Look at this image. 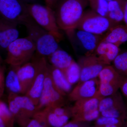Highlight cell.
<instances>
[{"label": "cell", "mask_w": 127, "mask_h": 127, "mask_svg": "<svg viewBox=\"0 0 127 127\" xmlns=\"http://www.w3.org/2000/svg\"><path fill=\"white\" fill-rule=\"evenodd\" d=\"M89 4L88 0H59L54 10L59 29L65 32L76 29Z\"/></svg>", "instance_id": "cell-1"}, {"label": "cell", "mask_w": 127, "mask_h": 127, "mask_svg": "<svg viewBox=\"0 0 127 127\" xmlns=\"http://www.w3.org/2000/svg\"><path fill=\"white\" fill-rule=\"evenodd\" d=\"M23 25L26 28L28 36L35 43L36 53L38 56L47 58L60 48L59 41L39 26L30 16Z\"/></svg>", "instance_id": "cell-2"}, {"label": "cell", "mask_w": 127, "mask_h": 127, "mask_svg": "<svg viewBox=\"0 0 127 127\" xmlns=\"http://www.w3.org/2000/svg\"><path fill=\"white\" fill-rule=\"evenodd\" d=\"M5 62L10 66H18L30 61L36 52L34 42L28 36L16 39L8 47Z\"/></svg>", "instance_id": "cell-3"}, {"label": "cell", "mask_w": 127, "mask_h": 127, "mask_svg": "<svg viewBox=\"0 0 127 127\" xmlns=\"http://www.w3.org/2000/svg\"><path fill=\"white\" fill-rule=\"evenodd\" d=\"M30 16L39 26L53 35L59 41L63 35L57 24L54 10L39 3L27 4Z\"/></svg>", "instance_id": "cell-4"}, {"label": "cell", "mask_w": 127, "mask_h": 127, "mask_svg": "<svg viewBox=\"0 0 127 127\" xmlns=\"http://www.w3.org/2000/svg\"><path fill=\"white\" fill-rule=\"evenodd\" d=\"M66 32L73 48L83 56L93 55L103 37L76 28Z\"/></svg>", "instance_id": "cell-5"}, {"label": "cell", "mask_w": 127, "mask_h": 127, "mask_svg": "<svg viewBox=\"0 0 127 127\" xmlns=\"http://www.w3.org/2000/svg\"><path fill=\"white\" fill-rule=\"evenodd\" d=\"M7 102L9 109L19 125L32 118L37 112L36 106L26 95L9 94Z\"/></svg>", "instance_id": "cell-6"}, {"label": "cell", "mask_w": 127, "mask_h": 127, "mask_svg": "<svg viewBox=\"0 0 127 127\" xmlns=\"http://www.w3.org/2000/svg\"><path fill=\"white\" fill-rule=\"evenodd\" d=\"M117 25L107 17L100 15L92 10H88L84 12L76 29L102 35Z\"/></svg>", "instance_id": "cell-7"}, {"label": "cell", "mask_w": 127, "mask_h": 127, "mask_svg": "<svg viewBox=\"0 0 127 127\" xmlns=\"http://www.w3.org/2000/svg\"><path fill=\"white\" fill-rule=\"evenodd\" d=\"M102 98L97 97L76 101L70 108L72 120L79 123L96 120L100 116L98 105Z\"/></svg>", "instance_id": "cell-8"}, {"label": "cell", "mask_w": 127, "mask_h": 127, "mask_svg": "<svg viewBox=\"0 0 127 127\" xmlns=\"http://www.w3.org/2000/svg\"><path fill=\"white\" fill-rule=\"evenodd\" d=\"M99 93L102 98L108 96L118 91L125 77L120 75L111 65L105 66L98 76Z\"/></svg>", "instance_id": "cell-9"}, {"label": "cell", "mask_w": 127, "mask_h": 127, "mask_svg": "<svg viewBox=\"0 0 127 127\" xmlns=\"http://www.w3.org/2000/svg\"><path fill=\"white\" fill-rule=\"evenodd\" d=\"M30 16L27 4L18 0H0V18L23 25Z\"/></svg>", "instance_id": "cell-10"}, {"label": "cell", "mask_w": 127, "mask_h": 127, "mask_svg": "<svg viewBox=\"0 0 127 127\" xmlns=\"http://www.w3.org/2000/svg\"><path fill=\"white\" fill-rule=\"evenodd\" d=\"M127 106L122 94L118 91L100 100L98 110L102 116L119 119L124 121Z\"/></svg>", "instance_id": "cell-11"}, {"label": "cell", "mask_w": 127, "mask_h": 127, "mask_svg": "<svg viewBox=\"0 0 127 127\" xmlns=\"http://www.w3.org/2000/svg\"><path fill=\"white\" fill-rule=\"evenodd\" d=\"M64 97L55 86L48 69L42 93L36 106L37 111L47 107L64 106L65 104Z\"/></svg>", "instance_id": "cell-12"}, {"label": "cell", "mask_w": 127, "mask_h": 127, "mask_svg": "<svg viewBox=\"0 0 127 127\" xmlns=\"http://www.w3.org/2000/svg\"><path fill=\"white\" fill-rule=\"evenodd\" d=\"M37 59L36 74L34 81L25 95L36 106L38 104L43 90L48 70V63L44 57L36 55Z\"/></svg>", "instance_id": "cell-13"}, {"label": "cell", "mask_w": 127, "mask_h": 127, "mask_svg": "<svg viewBox=\"0 0 127 127\" xmlns=\"http://www.w3.org/2000/svg\"><path fill=\"white\" fill-rule=\"evenodd\" d=\"M77 63L81 70L78 83L97 77L103 68L106 66L93 54L82 56L79 58Z\"/></svg>", "instance_id": "cell-14"}, {"label": "cell", "mask_w": 127, "mask_h": 127, "mask_svg": "<svg viewBox=\"0 0 127 127\" xmlns=\"http://www.w3.org/2000/svg\"><path fill=\"white\" fill-rule=\"evenodd\" d=\"M99 87L100 82L97 78L78 83L68 94V99L71 101H76L97 97H102L99 93Z\"/></svg>", "instance_id": "cell-15"}, {"label": "cell", "mask_w": 127, "mask_h": 127, "mask_svg": "<svg viewBox=\"0 0 127 127\" xmlns=\"http://www.w3.org/2000/svg\"><path fill=\"white\" fill-rule=\"evenodd\" d=\"M17 73L22 89L25 95L34 81L36 74L37 59L33 56L31 60L17 67Z\"/></svg>", "instance_id": "cell-16"}, {"label": "cell", "mask_w": 127, "mask_h": 127, "mask_svg": "<svg viewBox=\"0 0 127 127\" xmlns=\"http://www.w3.org/2000/svg\"><path fill=\"white\" fill-rule=\"evenodd\" d=\"M18 25L0 18V49L6 51L9 45L19 38Z\"/></svg>", "instance_id": "cell-17"}, {"label": "cell", "mask_w": 127, "mask_h": 127, "mask_svg": "<svg viewBox=\"0 0 127 127\" xmlns=\"http://www.w3.org/2000/svg\"><path fill=\"white\" fill-rule=\"evenodd\" d=\"M120 52L119 47L109 42L101 41L93 54L101 62L108 65H111Z\"/></svg>", "instance_id": "cell-18"}, {"label": "cell", "mask_w": 127, "mask_h": 127, "mask_svg": "<svg viewBox=\"0 0 127 127\" xmlns=\"http://www.w3.org/2000/svg\"><path fill=\"white\" fill-rule=\"evenodd\" d=\"M48 69L53 82L57 90L65 96L71 92L72 86L66 79L63 72L48 63Z\"/></svg>", "instance_id": "cell-19"}, {"label": "cell", "mask_w": 127, "mask_h": 127, "mask_svg": "<svg viewBox=\"0 0 127 127\" xmlns=\"http://www.w3.org/2000/svg\"><path fill=\"white\" fill-rule=\"evenodd\" d=\"M101 41H105L120 46L127 41V27L117 25L112 28L103 36Z\"/></svg>", "instance_id": "cell-20"}, {"label": "cell", "mask_w": 127, "mask_h": 127, "mask_svg": "<svg viewBox=\"0 0 127 127\" xmlns=\"http://www.w3.org/2000/svg\"><path fill=\"white\" fill-rule=\"evenodd\" d=\"M47 59L51 65L63 71L73 61L70 55L60 48L48 57Z\"/></svg>", "instance_id": "cell-21"}, {"label": "cell", "mask_w": 127, "mask_h": 127, "mask_svg": "<svg viewBox=\"0 0 127 127\" xmlns=\"http://www.w3.org/2000/svg\"><path fill=\"white\" fill-rule=\"evenodd\" d=\"M16 66H10L9 71L5 76V86L9 94L22 95L20 83L17 73Z\"/></svg>", "instance_id": "cell-22"}, {"label": "cell", "mask_w": 127, "mask_h": 127, "mask_svg": "<svg viewBox=\"0 0 127 127\" xmlns=\"http://www.w3.org/2000/svg\"><path fill=\"white\" fill-rule=\"evenodd\" d=\"M124 1L113 0L108 1L107 17L117 25L123 21Z\"/></svg>", "instance_id": "cell-23"}, {"label": "cell", "mask_w": 127, "mask_h": 127, "mask_svg": "<svg viewBox=\"0 0 127 127\" xmlns=\"http://www.w3.org/2000/svg\"><path fill=\"white\" fill-rule=\"evenodd\" d=\"M47 120L50 127H61L68 123L70 115L59 116L49 111L47 107L43 108Z\"/></svg>", "instance_id": "cell-24"}, {"label": "cell", "mask_w": 127, "mask_h": 127, "mask_svg": "<svg viewBox=\"0 0 127 127\" xmlns=\"http://www.w3.org/2000/svg\"><path fill=\"white\" fill-rule=\"evenodd\" d=\"M68 82L72 85L79 82L81 75V70L77 63L74 60L70 66L62 71Z\"/></svg>", "instance_id": "cell-25"}, {"label": "cell", "mask_w": 127, "mask_h": 127, "mask_svg": "<svg viewBox=\"0 0 127 127\" xmlns=\"http://www.w3.org/2000/svg\"><path fill=\"white\" fill-rule=\"evenodd\" d=\"M112 63L114 68L120 75L127 77V51L119 53Z\"/></svg>", "instance_id": "cell-26"}, {"label": "cell", "mask_w": 127, "mask_h": 127, "mask_svg": "<svg viewBox=\"0 0 127 127\" xmlns=\"http://www.w3.org/2000/svg\"><path fill=\"white\" fill-rule=\"evenodd\" d=\"M0 118L7 127H14L15 119L7 103L0 98Z\"/></svg>", "instance_id": "cell-27"}, {"label": "cell", "mask_w": 127, "mask_h": 127, "mask_svg": "<svg viewBox=\"0 0 127 127\" xmlns=\"http://www.w3.org/2000/svg\"><path fill=\"white\" fill-rule=\"evenodd\" d=\"M89 1L92 10L100 15L107 17L108 1L106 0H90Z\"/></svg>", "instance_id": "cell-28"}, {"label": "cell", "mask_w": 127, "mask_h": 127, "mask_svg": "<svg viewBox=\"0 0 127 127\" xmlns=\"http://www.w3.org/2000/svg\"><path fill=\"white\" fill-rule=\"evenodd\" d=\"M96 120V127L109 124H116L123 126L124 123V121L119 119L103 116L98 117Z\"/></svg>", "instance_id": "cell-29"}, {"label": "cell", "mask_w": 127, "mask_h": 127, "mask_svg": "<svg viewBox=\"0 0 127 127\" xmlns=\"http://www.w3.org/2000/svg\"><path fill=\"white\" fill-rule=\"evenodd\" d=\"M20 127H48L44 126L39 122L37 120L33 118L29 119L25 121L21 125Z\"/></svg>", "instance_id": "cell-30"}, {"label": "cell", "mask_w": 127, "mask_h": 127, "mask_svg": "<svg viewBox=\"0 0 127 127\" xmlns=\"http://www.w3.org/2000/svg\"><path fill=\"white\" fill-rule=\"evenodd\" d=\"M5 70L4 66L0 65V98L2 96L5 89Z\"/></svg>", "instance_id": "cell-31"}, {"label": "cell", "mask_w": 127, "mask_h": 127, "mask_svg": "<svg viewBox=\"0 0 127 127\" xmlns=\"http://www.w3.org/2000/svg\"><path fill=\"white\" fill-rule=\"evenodd\" d=\"M123 95L127 99V77H125L120 88Z\"/></svg>", "instance_id": "cell-32"}, {"label": "cell", "mask_w": 127, "mask_h": 127, "mask_svg": "<svg viewBox=\"0 0 127 127\" xmlns=\"http://www.w3.org/2000/svg\"><path fill=\"white\" fill-rule=\"evenodd\" d=\"M46 5L53 10H55L59 0H45Z\"/></svg>", "instance_id": "cell-33"}, {"label": "cell", "mask_w": 127, "mask_h": 127, "mask_svg": "<svg viewBox=\"0 0 127 127\" xmlns=\"http://www.w3.org/2000/svg\"><path fill=\"white\" fill-rule=\"evenodd\" d=\"M123 21L127 27V0H125L124 4Z\"/></svg>", "instance_id": "cell-34"}, {"label": "cell", "mask_w": 127, "mask_h": 127, "mask_svg": "<svg viewBox=\"0 0 127 127\" xmlns=\"http://www.w3.org/2000/svg\"><path fill=\"white\" fill-rule=\"evenodd\" d=\"M78 123H79L77 122L72 120L71 122L67 123L61 127H80Z\"/></svg>", "instance_id": "cell-35"}, {"label": "cell", "mask_w": 127, "mask_h": 127, "mask_svg": "<svg viewBox=\"0 0 127 127\" xmlns=\"http://www.w3.org/2000/svg\"><path fill=\"white\" fill-rule=\"evenodd\" d=\"M23 3L26 4H33V3H37L38 0H18Z\"/></svg>", "instance_id": "cell-36"}, {"label": "cell", "mask_w": 127, "mask_h": 127, "mask_svg": "<svg viewBox=\"0 0 127 127\" xmlns=\"http://www.w3.org/2000/svg\"><path fill=\"white\" fill-rule=\"evenodd\" d=\"M96 127H123V126L116 125V124H109V125H103V126H98Z\"/></svg>", "instance_id": "cell-37"}, {"label": "cell", "mask_w": 127, "mask_h": 127, "mask_svg": "<svg viewBox=\"0 0 127 127\" xmlns=\"http://www.w3.org/2000/svg\"><path fill=\"white\" fill-rule=\"evenodd\" d=\"M123 127H127V106L126 116H125V119H124V123Z\"/></svg>", "instance_id": "cell-38"}, {"label": "cell", "mask_w": 127, "mask_h": 127, "mask_svg": "<svg viewBox=\"0 0 127 127\" xmlns=\"http://www.w3.org/2000/svg\"><path fill=\"white\" fill-rule=\"evenodd\" d=\"M0 127H7L1 118H0Z\"/></svg>", "instance_id": "cell-39"}, {"label": "cell", "mask_w": 127, "mask_h": 127, "mask_svg": "<svg viewBox=\"0 0 127 127\" xmlns=\"http://www.w3.org/2000/svg\"><path fill=\"white\" fill-rule=\"evenodd\" d=\"M3 63V60H2L1 56L0 55V65H3V64H2Z\"/></svg>", "instance_id": "cell-40"}, {"label": "cell", "mask_w": 127, "mask_h": 127, "mask_svg": "<svg viewBox=\"0 0 127 127\" xmlns=\"http://www.w3.org/2000/svg\"><path fill=\"white\" fill-rule=\"evenodd\" d=\"M107 0V1H111L113 0Z\"/></svg>", "instance_id": "cell-41"}, {"label": "cell", "mask_w": 127, "mask_h": 127, "mask_svg": "<svg viewBox=\"0 0 127 127\" xmlns=\"http://www.w3.org/2000/svg\"><path fill=\"white\" fill-rule=\"evenodd\" d=\"M88 0L89 1L90 0Z\"/></svg>", "instance_id": "cell-42"}]
</instances>
